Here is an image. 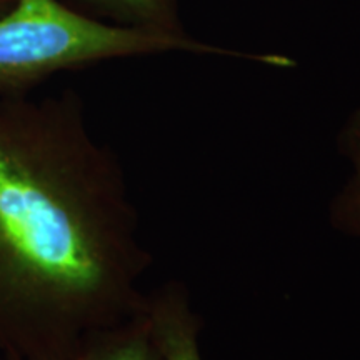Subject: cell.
Returning <instances> with one entry per match:
<instances>
[{
	"instance_id": "7a4b0ae2",
	"label": "cell",
	"mask_w": 360,
	"mask_h": 360,
	"mask_svg": "<svg viewBox=\"0 0 360 360\" xmlns=\"http://www.w3.org/2000/svg\"><path fill=\"white\" fill-rule=\"evenodd\" d=\"M172 52L238 58L277 69L294 64L282 53L233 51L187 32L115 25L79 12L64 0H15L0 15V97L29 96L62 72Z\"/></svg>"
},
{
	"instance_id": "8992f818",
	"label": "cell",
	"mask_w": 360,
	"mask_h": 360,
	"mask_svg": "<svg viewBox=\"0 0 360 360\" xmlns=\"http://www.w3.org/2000/svg\"><path fill=\"white\" fill-rule=\"evenodd\" d=\"M4 360H22L4 355ZM67 360H167L152 339L142 312L117 326L94 332Z\"/></svg>"
},
{
	"instance_id": "5b68a950",
	"label": "cell",
	"mask_w": 360,
	"mask_h": 360,
	"mask_svg": "<svg viewBox=\"0 0 360 360\" xmlns=\"http://www.w3.org/2000/svg\"><path fill=\"white\" fill-rule=\"evenodd\" d=\"M94 19L134 29L186 34L180 0H64Z\"/></svg>"
},
{
	"instance_id": "3957f363",
	"label": "cell",
	"mask_w": 360,
	"mask_h": 360,
	"mask_svg": "<svg viewBox=\"0 0 360 360\" xmlns=\"http://www.w3.org/2000/svg\"><path fill=\"white\" fill-rule=\"evenodd\" d=\"M142 315L165 359L204 360L199 345L204 323L193 310L188 289L182 282L169 281L147 290Z\"/></svg>"
},
{
	"instance_id": "6da1fadb",
	"label": "cell",
	"mask_w": 360,
	"mask_h": 360,
	"mask_svg": "<svg viewBox=\"0 0 360 360\" xmlns=\"http://www.w3.org/2000/svg\"><path fill=\"white\" fill-rule=\"evenodd\" d=\"M154 255L75 90L0 97V355L67 360L142 312Z\"/></svg>"
},
{
	"instance_id": "ba28073f",
	"label": "cell",
	"mask_w": 360,
	"mask_h": 360,
	"mask_svg": "<svg viewBox=\"0 0 360 360\" xmlns=\"http://www.w3.org/2000/svg\"><path fill=\"white\" fill-rule=\"evenodd\" d=\"M0 360H4V357H2V355H0Z\"/></svg>"
},
{
	"instance_id": "277c9868",
	"label": "cell",
	"mask_w": 360,
	"mask_h": 360,
	"mask_svg": "<svg viewBox=\"0 0 360 360\" xmlns=\"http://www.w3.org/2000/svg\"><path fill=\"white\" fill-rule=\"evenodd\" d=\"M335 143L349 174L328 204V224L340 236L360 240V103L344 120Z\"/></svg>"
},
{
	"instance_id": "52a82bcc",
	"label": "cell",
	"mask_w": 360,
	"mask_h": 360,
	"mask_svg": "<svg viewBox=\"0 0 360 360\" xmlns=\"http://www.w3.org/2000/svg\"><path fill=\"white\" fill-rule=\"evenodd\" d=\"M13 4H15V0H0V15L2 13H6L8 8H11Z\"/></svg>"
}]
</instances>
